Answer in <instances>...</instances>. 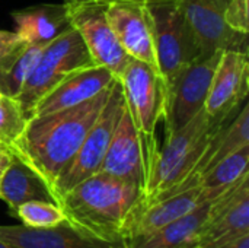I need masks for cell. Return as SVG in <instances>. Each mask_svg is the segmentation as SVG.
Masks as SVG:
<instances>
[{
	"mask_svg": "<svg viewBox=\"0 0 249 248\" xmlns=\"http://www.w3.org/2000/svg\"><path fill=\"white\" fill-rule=\"evenodd\" d=\"M22 225L31 228H48L55 227L66 221L63 210L55 202L44 200H31L18 206L13 213Z\"/></svg>",
	"mask_w": 249,
	"mask_h": 248,
	"instance_id": "cell-24",
	"label": "cell"
},
{
	"mask_svg": "<svg viewBox=\"0 0 249 248\" xmlns=\"http://www.w3.org/2000/svg\"><path fill=\"white\" fill-rule=\"evenodd\" d=\"M249 0H228L225 9V20L228 26L239 34L248 35Z\"/></svg>",
	"mask_w": 249,
	"mask_h": 248,
	"instance_id": "cell-26",
	"label": "cell"
},
{
	"mask_svg": "<svg viewBox=\"0 0 249 248\" xmlns=\"http://www.w3.org/2000/svg\"><path fill=\"white\" fill-rule=\"evenodd\" d=\"M93 64L79 34L69 26L44 47V51L23 83L16 99L29 115L34 105L71 72Z\"/></svg>",
	"mask_w": 249,
	"mask_h": 248,
	"instance_id": "cell-5",
	"label": "cell"
},
{
	"mask_svg": "<svg viewBox=\"0 0 249 248\" xmlns=\"http://www.w3.org/2000/svg\"><path fill=\"white\" fill-rule=\"evenodd\" d=\"M220 127L213 124L201 110L184 127L165 136L163 143L158 146L142 205L172 196L191 177L212 137Z\"/></svg>",
	"mask_w": 249,
	"mask_h": 248,
	"instance_id": "cell-3",
	"label": "cell"
},
{
	"mask_svg": "<svg viewBox=\"0 0 249 248\" xmlns=\"http://www.w3.org/2000/svg\"><path fill=\"white\" fill-rule=\"evenodd\" d=\"M10 161H12V151L9 149L7 145L0 142V181L4 175L9 164H10Z\"/></svg>",
	"mask_w": 249,
	"mask_h": 248,
	"instance_id": "cell-28",
	"label": "cell"
},
{
	"mask_svg": "<svg viewBox=\"0 0 249 248\" xmlns=\"http://www.w3.org/2000/svg\"><path fill=\"white\" fill-rule=\"evenodd\" d=\"M0 248H13L12 246H9V244H6L4 241H0Z\"/></svg>",
	"mask_w": 249,
	"mask_h": 248,
	"instance_id": "cell-30",
	"label": "cell"
},
{
	"mask_svg": "<svg viewBox=\"0 0 249 248\" xmlns=\"http://www.w3.org/2000/svg\"><path fill=\"white\" fill-rule=\"evenodd\" d=\"M245 146H249L248 104H244V107H241V110L236 113V115L232 118V121L229 120L226 124H223L214 133V136L212 137L204 155L201 156L200 162L197 164L194 172L182 186L178 187V190L174 194L198 186V178L201 177L203 172H206L209 168H212L220 159L229 156L231 153H233V152H236Z\"/></svg>",
	"mask_w": 249,
	"mask_h": 248,
	"instance_id": "cell-18",
	"label": "cell"
},
{
	"mask_svg": "<svg viewBox=\"0 0 249 248\" xmlns=\"http://www.w3.org/2000/svg\"><path fill=\"white\" fill-rule=\"evenodd\" d=\"M3 95H4V94H3V92L0 91V101H1V98H3Z\"/></svg>",
	"mask_w": 249,
	"mask_h": 248,
	"instance_id": "cell-31",
	"label": "cell"
},
{
	"mask_svg": "<svg viewBox=\"0 0 249 248\" xmlns=\"http://www.w3.org/2000/svg\"><path fill=\"white\" fill-rule=\"evenodd\" d=\"M249 92L248 51L226 50L214 69L203 111L216 126L235 117Z\"/></svg>",
	"mask_w": 249,
	"mask_h": 248,
	"instance_id": "cell-11",
	"label": "cell"
},
{
	"mask_svg": "<svg viewBox=\"0 0 249 248\" xmlns=\"http://www.w3.org/2000/svg\"><path fill=\"white\" fill-rule=\"evenodd\" d=\"M15 32L25 44L47 45L69 25L64 3L35 4L12 12Z\"/></svg>",
	"mask_w": 249,
	"mask_h": 248,
	"instance_id": "cell-19",
	"label": "cell"
},
{
	"mask_svg": "<svg viewBox=\"0 0 249 248\" xmlns=\"http://www.w3.org/2000/svg\"><path fill=\"white\" fill-rule=\"evenodd\" d=\"M107 18L127 56L158 70L155 22L149 0H109Z\"/></svg>",
	"mask_w": 249,
	"mask_h": 248,
	"instance_id": "cell-13",
	"label": "cell"
},
{
	"mask_svg": "<svg viewBox=\"0 0 249 248\" xmlns=\"http://www.w3.org/2000/svg\"><path fill=\"white\" fill-rule=\"evenodd\" d=\"M143 202L134 183L96 172L57 200L66 222L80 234L111 244H124L130 221Z\"/></svg>",
	"mask_w": 249,
	"mask_h": 248,
	"instance_id": "cell-2",
	"label": "cell"
},
{
	"mask_svg": "<svg viewBox=\"0 0 249 248\" xmlns=\"http://www.w3.org/2000/svg\"><path fill=\"white\" fill-rule=\"evenodd\" d=\"M158 146V137L146 139L139 133L124 105L99 172L134 183L144 199Z\"/></svg>",
	"mask_w": 249,
	"mask_h": 248,
	"instance_id": "cell-8",
	"label": "cell"
},
{
	"mask_svg": "<svg viewBox=\"0 0 249 248\" xmlns=\"http://www.w3.org/2000/svg\"><path fill=\"white\" fill-rule=\"evenodd\" d=\"M210 202L201 203L193 212L139 238H130L125 248H196L203 224L209 215Z\"/></svg>",
	"mask_w": 249,
	"mask_h": 248,
	"instance_id": "cell-20",
	"label": "cell"
},
{
	"mask_svg": "<svg viewBox=\"0 0 249 248\" xmlns=\"http://www.w3.org/2000/svg\"><path fill=\"white\" fill-rule=\"evenodd\" d=\"M249 235V174L210 202L196 248H222Z\"/></svg>",
	"mask_w": 249,
	"mask_h": 248,
	"instance_id": "cell-12",
	"label": "cell"
},
{
	"mask_svg": "<svg viewBox=\"0 0 249 248\" xmlns=\"http://www.w3.org/2000/svg\"><path fill=\"white\" fill-rule=\"evenodd\" d=\"M222 248H249V235H245V237H242V238L233 241L232 244L225 246V247Z\"/></svg>",
	"mask_w": 249,
	"mask_h": 248,
	"instance_id": "cell-29",
	"label": "cell"
},
{
	"mask_svg": "<svg viewBox=\"0 0 249 248\" xmlns=\"http://www.w3.org/2000/svg\"><path fill=\"white\" fill-rule=\"evenodd\" d=\"M0 200H3L10 215L18 206L31 200L55 202L47 184L23 161L12 153V161L0 181Z\"/></svg>",
	"mask_w": 249,
	"mask_h": 248,
	"instance_id": "cell-21",
	"label": "cell"
},
{
	"mask_svg": "<svg viewBox=\"0 0 249 248\" xmlns=\"http://www.w3.org/2000/svg\"><path fill=\"white\" fill-rule=\"evenodd\" d=\"M201 203H206V200L200 186H196L169 197L147 205H140L130 221L125 241L130 238L146 237L193 212Z\"/></svg>",
	"mask_w": 249,
	"mask_h": 248,
	"instance_id": "cell-17",
	"label": "cell"
},
{
	"mask_svg": "<svg viewBox=\"0 0 249 248\" xmlns=\"http://www.w3.org/2000/svg\"><path fill=\"white\" fill-rule=\"evenodd\" d=\"M28 114L15 96L3 95L0 101V142L10 145L23 130Z\"/></svg>",
	"mask_w": 249,
	"mask_h": 248,
	"instance_id": "cell-25",
	"label": "cell"
},
{
	"mask_svg": "<svg viewBox=\"0 0 249 248\" xmlns=\"http://www.w3.org/2000/svg\"><path fill=\"white\" fill-rule=\"evenodd\" d=\"M45 45L26 44L16 57L0 70V91L9 96H18L23 83L35 69Z\"/></svg>",
	"mask_w": 249,
	"mask_h": 248,
	"instance_id": "cell-23",
	"label": "cell"
},
{
	"mask_svg": "<svg viewBox=\"0 0 249 248\" xmlns=\"http://www.w3.org/2000/svg\"><path fill=\"white\" fill-rule=\"evenodd\" d=\"M115 80L117 77L104 66L89 64L80 67L50 89L34 105L28 118L80 105L109 88Z\"/></svg>",
	"mask_w": 249,
	"mask_h": 248,
	"instance_id": "cell-15",
	"label": "cell"
},
{
	"mask_svg": "<svg viewBox=\"0 0 249 248\" xmlns=\"http://www.w3.org/2000/svg\"><path fill=\"white\" fill-rule=\"evenodd\" d=\"M69 1H71V0H63V3H69Z\"/></svg>",
	"mask_w": 249,
	"mask_h": 248,
	"instance_id": "cell-32",
	"label": "cell"
},
{
	"mask_svg": "<svg viewBox=\"0 0 249 248\" xmlns=\"http://www.w3.org/2000/svg\"><path fill=\"white\" fill-rule=\"evenodd\" d=\"M112 85L80 105L29 117L22 133L9 145L12 153L39 175L51 194L55 181L69 167L104 110Z\"/></svg>",
	"mask_w": 249,
	"mask_h": 248,
	"instance_id": "cell-1",
	"label": "cell"
},
{
	"mask_svg": "<svg viewBox=\"0 0 249 248\" xmlns=\"http://www.w3.org/2000/svg\"><path fill=\"white\" fill-rule=\"evenodd\" d=\"M121 85L124 105L136 129L146 139H156V127L163 118L166 88L160 73L131 58L117 77Z\"/></svg>",
	"mask_w": 249,
	"mask_h": 248,
	"instance_id": "cell-9",
	"label": "cell"
},
{
	"mask_svg": "<svg viewBox=\"0 0 249 248\" xmlns=\"http://www.w3.org/2000/svg\"><path fill=\"white\" fill-rule=\"evenodd\" d=\"M123 110H124V96L120 82L115 80L104 110L101 111L99 117L90 127L77 153L74 155L69 167L58 177V180L53 187V196L55 203L61 194H64L79 183L85 181L86 178L99 172L111 137L123 114Z\"/></svg>",
	"mask_w": 249,
	"mask_h": 248,
	"instance_id": "cell-7",
	"label": "cell"
},
{
	"mask_svg": "<svg viewBox=\"0 0 249 248\" xmlns=\"http://www.w3.org/2000/svg\"><path fill=\"white\" fill-rule=\"evenodd\" d=\"M118 248H125V246H124V244H123V246H121V247H118Z\"/></svg>",
	"mask_w": 249,
	"mask_h": 248,
	"instance_id": "cell-33",
	"label": "cell"
},
{
	"mask_svg": "<svg viewBox=\"0 0 249 248\" xmlns=\"http://www.w3.org/2000/svg\"><path fill=\"white\" fill-rule=\"evenodd\" d=\"M109 0H71L64 3L69 25L79 34L93 64L107 67L115 77L131 60L118 42L107 18Z\"/></svg>",
	"mask_w": 249,
	"mask_h": 248,
	"instance_id": "cell-6",
	"label": "cell"
},
{
	"mask_svg": "<svg viewBox=\"0 0 249 248\" xmlns=\"http://www.w3.org/2000/svg\"><path fill=\"white\" fill-rule=\"evenodd\" d=\"M0 241L13 248H118L123 246L86 237L66 221L48 228L0 225Z\"/></svg>",
	"mask_w": 249,
	"mask_h": 248,
	"instance_id": "cell-16",
	"label": "cell"
},
{
	"mask_svg": "<svg viewBox=\"0 0 249 248\" xmlns=\"http://www.w3.org/2000/svg\"><path fill=\"white\" fill-rule=\"evenodd\" d=\"M153 22L158 70L166 92L196 58L200 50L175 0H149Z\"/></svg>",
	"mask_w": 249,
	"mask_h": 248,
	"instance_id": "cell-4",
	"label": "cell"
},
{
	"mask_svg": "<svg viewBox=\"0 0 249 248\" xmlns=\"http://www.w3.org/2000/svg\"><path fill=\"white\" fill-rule=\"evenodd\" d=\"M200 50L207 57L226 50L248 51V35L232 31L225 20L228 0H175Z\"/></svg>",
	"mask_w": 249,
	"mask_h": 248,
	"instance_id": "cell-14",
	"label": "cell"
},
{
	"mask_svg": "<svg viewBox=\"0 0 249 248\" xmlns=\"http://www.w3.org/2000/svg\"><path fill=\"white\" fill-rule=\"evenodd\" d=\"M222 53L196 58L187 66L166 92L163 113L165 136L184 127L204 107L210 82Z\"/></svg>",
	"mask_w": 249,
	"mask_h": 248,
	"instance_id": "cell-10",
	"label": "cell"
},
{
	"mask_svg": "<svg viewBox=\"0 0 249 248\" xmlns=\"http://www.w3.org/2000/svg\"><path fill=\"white\" fill-rule=\"evenodd\" d=\"M26 44L15 31L0 29V70L4 69Z\"/></svg>",
	"mask_w": 249,
	"mask_h": 248,
	"instance_id": "cell-27",
	"label": "cell"
},
{
	"mask_svg": "<svg viewBox=\"0 0 249 248\" xmlns=\"http://www.w3.org/2000/svg\"><path fill=\"white\" fill-rule=\"evenodd\" d=\"M249 146H245L229 156L216 162L212 168L201 174L198 186L204 200L212 202L223 191L235 186L244 175L249 174Z\"/></svg>",
	"mask_w": 249,
	"mask_h": 248,
	"instance_id": "cell-22",
	"label": "cell"
}]
</instances>
